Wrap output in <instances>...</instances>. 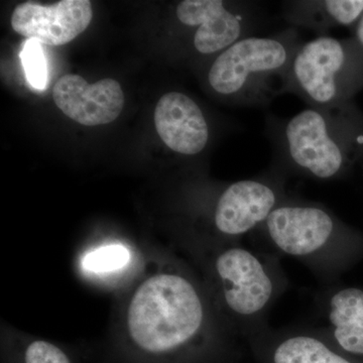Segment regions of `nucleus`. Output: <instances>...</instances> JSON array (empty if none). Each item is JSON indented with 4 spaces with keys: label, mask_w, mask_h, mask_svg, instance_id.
Instances as JSON below:
<instances>
[{
    "label": "nucleus",
    "mask_w": 363,
    "mask_h": 363,
    "mask_svg": "<svg viewBox=\"0 0 363 363\" xmlns=\"http://www.w3.org/2000/svg\"><path fill=\"white\" fill-rule=\"evenodd\" d=\"M267 133L284 175L336 180L363 162V113L353 100L309 107L290 119L269 116Z\"/></svg>",
    "instance_id": "1"
},
{
    "label": "nucleus",
    "mask_w": 363,
    "mask_h": 363,
    "mask_svg": "<svg viewBox=\"0 0 363 363\" xmlns=\"http://www.w3.org/2000/svg\"><path fill=\"white\" fill-rule=\"evenodd\" d=\"M126 326L143 350L169 352L210 330L209 306L192 279L179 272H160L136 289Z\"/></svg>",
    "instance_id": "2"
},
{
    "label": "nucleus",
    "mask_w": 363,
    "mask_h": 363,
    "mask_svg": "<svg viewBox=\"0 0 363 363\" xmlns=\"http://www.w3.org/2000/svg\"><path fill=\"white\" fill-rule=\"evenodd\" d=\"M302 45L294 28L243 38L217 55L207 71V85L234 104L264 106L285 93L286 73Z\"/></svg>",
    "instance_id": "3"
},
{
    "label": "nucleus",
    "mask_w": 363,
    "mask_h": 363,
    "mask_svg": "<svg viewBox=\"0 0 363 363\" xmlns=\"http://www.w3.org/2000/svg\"><path fill=\"white\" fill-rule=\"evenodd\" d=\"M219 306L233 330L257 334L286 290V279L276 257L236 245L221 248L211 264Z\"/></svg>",
    "instance_id": "4"
},
{
    "label": "nucleus",
    "mask_w": 363,
    "mask_h": 363,
    "mask_svg": "<svg viewBox=\"0 0 363 363\" xmlns=\"http://www.w3.org/2000/svg\"><path fill=\"white\" fill-rule=\"evenodd\" d=\"M257 230L283 255L295 257L320 278L330 279L340 267L350 230L320 203L288 197Z\"/></svg>",
    "instance_id": "5"
},
{
    "label": "nucleus",
    "mask_w": 363,
    "mask_h": 363,
    "mask_svg": "<svg viewBox=\"0 0 363 363\" xmlns=\"http://www.w3.org/2000/svg\"><path fill=\"white\" fill-rule=\"evenodd\" d=\"M363 90V51L352 37L303 43L286 76L285 93L314 108L352 101Z\"/></svg>",
    "instance_id": "6"
},
{
    "label": "nucleus",
    "mask_w": 363,
    "mask_h": 363,
    "mask_svg": "<svg viewBox=\"0 0 363 363\" xmlns=\"http://www.w3.org/2000/svg\"><path fill=\"white\" fill-rule=\"evenodd\" d=\"M92 16V6L88 0H62L52 6L28 1L14 9L11 26L28 40L63 45L84 32Z\"/></svg>",
    "instance_id": "7"
},
{
    "label": "nucleus",
    "mask_w": 363,
    "mask_h": 363,
    "mask_svg": "<svg viewBox=\"0 0 363 363\" xmlns=\"http://www.w3.org/2000/svg\"><path fill=\"white\" fill-rule=\"evenodd\" d=\"M52 98L65 116L86 126L112 123L124 106L123 89L117 81L106 78L88 84L85 79L74 74L57 81Z\"/></svg>",
    "instance_id": "8"
},
{
    "label": "nucleus",
    "mask_w": 363,
    "mask_h": 363,
    "mask_svg": "<svg viewBox=\"0 0 363 363\" xmlns=\"http://www.w3.org/2000/svg\"><path fill=\"white\" fill-rule=\"evenodd\" d=\"M155 123L162 142L177 154L194 157L206 149L210 136L206 116L184 93L162 95L155 111Z\"/></svg>",
    "instance_id": "9"
},
{
    "label": "nucleus",
    "mask_w": 363,
    "mask_h": 363,
    "mask_svg": "<svg viewBox=\"0 0 363 363\" xmlns=\"http://www.w3.org/2000/svg\"><path fill=\"white\" fill-rule=\"evenodd\" d=\"M323 330L341 350L363 355V289L346 286L327 294Z\"/></svg>",
    "instance_id": "10"
},
{
    "label": "nucleus",
    "mask_w": 363,
    "mask_h": 363,
    "mask_svg": "<svg viewBox=\"0 0 363 363\" xmlns=\"http://www.w3.org/2000/svg\"><path fill=\"white\" fill-rule=\"evenodd\" d=\"M283 16L294 28L314 30L319 37L331 28H353L363 13V0H297L285 1Z\"/></svg>",
    "instance_id": "11"
},
{
    "label": "nucleus",
    "mask_w": 363,
    "mask_h": 363,
    "mask_svg": "<svg viewBox=\"0 0 363 363\" xmlns=\"http://www.w3.org/2000/svg\"><path fill=\"white\" fill-rule=\"evenodd\" d=\"M327 339V338H326ZM324 336L307 331L279 336L272 353V363H352L332 350Z\"/></svg>",
    "instance_id": "12"
},
{
    "label": "nucleus",
    "mask_w": 363,
    "mask_h": 363,
    "mask_svg": "<svg viewBox=\"0 0 363 363\" xmlns=\"http://www.w3.org/2000/svg\"><path fill=\"white\" fill-rule=\"evenodd\" d=\"M130 250L123 245H107L88 253L83 259L86 271L104 274L123 269L130 262Z\"/></svg>",
    "instance_id": "13"
},
{
    "label": "nucleus",
    "mask_w": 363,
    "mask_h": 363,
    "mask_svg": "<svg viewBox=\"0 0 363 363\" xmlns=\"http://www.w3.org/2000/svg\"><path fill=\"white\" fill-rule=\"evenodd\" d=\"M26 79L35 89L44 90L47 86V66L42 45L37 40H28L21 52Z\"/></svg>",
    "instance_id": "14"
},
{
    "label": "nucleus",
    "mask_w": 363,
    "mask_h": 363,
    "mask_svg": "<svg viewBox=\"0 0 363 363\" xmlns=\"http://www.w3.org/2000/svg\"><path fill=\"white\" fill-rule=\"evenodd\" d=\"M25 363H71L58 346L44 340L33 341L28 346Z\"/></svg>",
    "instance_id": "15"
},
{
    "label": "nucleus",
    "mask_w": 363,
    "mask_h": 363,
    "mask_svg": "<svg viewBox=\"0 0 363 363\" xmlns=\"http://www.w3.org/2000/svg\"><path fill=\"white\" fill-rule=\"evenodd\" d=\"M352 32V39L357 42V44L359 45L360 49L363 51V13L358 20L357 25L353 26Z\"/></svg>",
    "instance_id": "16"
}]
</instances>
